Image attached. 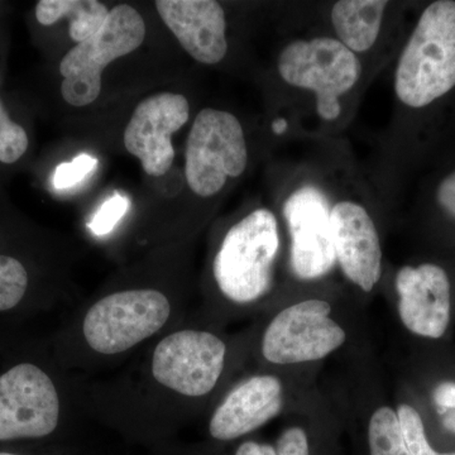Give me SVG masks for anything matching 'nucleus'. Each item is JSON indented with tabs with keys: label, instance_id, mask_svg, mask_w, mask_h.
Wrapping results in <instances>:
<instances>
[{
	"label": "nucleus",
	"instance_id": "obj_29",
	"mask_svg": "<svg viewBox=\"0 0 455 455\" xmlns=\"http://www.w3.org/2000/svg\"><path fill=\"white\" fill-rule=\"evenodd\" d=\"M444 425L447 427L448 430L453 431V433H455V414L449 415L448 418L444 420Z\"/></svg>",
	"mask_w": 455,
	"mask_h": 455
},
{
	"label": "nucleus",
	"instance_id": "obj_10",
	"mask_svg": "<svg viewBox=\"0 0 455 455\" xmlns=\"http://www.w3.org/2000/svg\"><path fill=\"white\" fill-rule=\"evenodd\" d=\"M190 116L188 99L175 92H161L140 101L124 132L125 149L139 158L147 175L161 178L175 160L172 134Z\"/></svg>",
	"mask_w": 455,
	"mask_h": 455
},
{
	"label": "nucleus",
	"instance_id": "obj_26",
	"mask_svg": "<svg viewBox=\"0 0 455 455\" xmlns=\"http://www.w3.org/2000/svg\"><path fill=\"white\" fill-rule=\"evenodd\" d=\"M436 405L444 412L448 409H455V383L444 382L434 392Z\"/></svg>",
	"mask_w": 455,
	"mask_h": 455
},
{
	"label": "nucleus",
	"instance_id": "obj_2",
	"mask_svg": "<svg viewBox=\"0 0 455 455\" xmlns=\"http://www.w3.org/2000/svg\"><path fill=\"white\" fill-rule=\"evenodd\" d=\"M184 322V295L172 277H127L68 311L47 340L64 370L95 377L118 370Z\"/></svg>",
	"mask_w": 455,
	"mask_h": 455
},
{
	"label": "nucleus",
	"instance_id": "obj_30",
	"mask_svg": "<svg viewBox=\"0 0 455 455\" xmlns=\"http://www.w3.org/2000/svg\"><path fill=\"white\" fill-rule=\"evenodd\" d=\"M0 455H23V454L12 453V451H0Z\"/></svg>",
	"mask_w": 455,
	"mask_h": 455
},
{
	"label": "nucleus",
	"instance_id": "obj_5",
	"mask_svg": "<svg viewBox=\"0 0 455 455\" xmlns=\"http://www.w3.org/2000/svg\"><path fill=\"white\" fill-rule=\"evenodd\" d=\"M280 248L274 212L257 209L228 229L212 259L215 289L223 300L247 307L260 300L272 283Z\"/></svg>",
	"mask_w": 455,
	"mask_h": 455
},
{
	"label": "nucleus",
	"instance_id": "obj_15",
	"mask_svg": "<svg viewBox=\"0 0 455 455\" xmlns=\"http://www.w3.org/2000/svg\"><path fill=\"white\" fill-rule=\"evenodd\" d=\"M161 20L182 49L204 65L220 64L228 52L227 20L214 0H158Z\"/></svg>",
	"mask_w": 455,
	"mask_h": 455
},
{
	"label": "nucleus",
	"instance_id": "obj_25",
	"mask_svg": "<svg viewBox=\"0 0 455 455\" xmlns=\"http://www.w3.org/2000/svg\"><path fill=\"white\" fill-rule=\"evenodd\" d=\"M436 200L443 211L455 218V171L440 182Z\"/></svg>",
	"mask_w": 455,
	"mask_h": 455
},
{
	"label": "nucleus",
	"instance_id": "obj_19",
	"mask_svg": "<svg viewBox=\"0 0 455 455\" xmlns=\"http://www.w3.org/2000/svg\"><path fill=\"white\" fill-rule=\"evenodd\" d=\"M368 442L371 455H411L396 411L390 407H381L371 418Z\"/></svg>",
	"mask_w": 455,
	"mask_h": 455
},
{
	"label": "nucleus",
	"instance_id": "obj_22",
	"mask_svg": "<svg viewBox=\"0 0 455 455\" xmlns=\"http://www.w3.org/2000/svg\"><path fill=\"white\" fill-rule=\"evenodd\" d=\"M97 166L98 160L92 156H77L71 163H65L57 166L55 175H53V187L59 188V190L73 188L83 181Z\"/></svg>",
	"mask_w": 455,
	"mask_h": 455
},
{
	"label": "nucleus",
	"instance_id": "obj_23",
	"mask_svg": "<svg viewBox=\"0 0 455 455\" xmlns=\"http://www.w3.org/2000/svg\"><path fill=\"white\" fill-rule=\"evenodd\" d=\"M128 209H130V200L127 197L121 196L110 197L95 214L94 220L89 224L90 229L95 235H107L121 221Z\"/></svg>",
	"mask_w": 455,
	"mask_h": 455
},
{
	"label": "nucleus",
	"instance_id": "obj_27",
	"mask_svg": "<svg viewBox=\"0 0 455 455\" xmlns=\"http://www.w3.org/2000/svg\"><path fill=\"white\" fill-rule=\"evenodd\" d=\"M235 455H277L276 449L257 442H245L236 449Z\"/></svg>",
	"mask_w": 455,
	"mask_h": 455
},
{
	"label": "nucleus",
	"instance_id": "obj_17",
	"mask_svg": "<svg viewBox=\"0 0 455 455\" xmlns=\"http://www.w3.org/2000/svg\"><path fill=\"white\" fill-rule=\"evenodd\" d=\"M109 9L98 0H41L36 7V18L42 26L55 25L57 20H71V38L77 44L92 37L106 23Z\"/></svg>",
	"mask_w": 455,
	"mask_h": 455
},
{
	"label": "nucleus",
	"instance_id": "obj_4",
	"mask_svg": "<svg viewBox=\"0 0 455 455\" xmlns=\"http://www.w3.org/2000/svg\"><path fill=\"white\" fill-rule=\"evenodd\" d=\"M455 88V2L425 9L401 53L395 92L401 103L424 108Z\"/></svg>",
	"mask_w": 455,
	"mask_h": 455
},
{
	"label": "nucleus",
	"instance_id": "obj_13",
	"mask_svg": "<svg viewBox=\"0 0 455 455\" xmlns=\"http://www.w3.org/2000/svg\"><path fill=\"white\" fill-rule=\"evenodd\" d=\"M335 259L346 276L371 291L382 275V248L372 218L361 204L343 200L331 211Z\"/></svg>",
	"mask_w": 455,
	"mask_h": 455
},
{
	"label": "nucleus",
	"instance_id": "obj_16",
	"mask_svg": "<svg viewBox=\"0 0 455 455\" xmlns=\"http://www.w3.org/2000/svg\"><path fill=\"white\" fill-rule=\"evenodd\" d=\"M387 2L340 0L331 9V23L340 41L355 53L372 49L381 31Z\"/></svg>",
	"mask_w": 455,
	"mask_h": 455
},
{
	"label": "nucleus",
	"instance_id": "obj_7",
	"mask_svg": "<svg viewBox=\"0 0 455 455\" xmlns=\"http://www.w3.org/2000/svg\"><path fill=\"white\" fill-rule=\"evenodd\" d=\"M283 82L313 92L316 110L324 121L340 116L339 98L361 79L362 64L355 52L331 37L293 41L278 57Z\"/></svg>",
	"mask_w": 455,
	"mask_h": 455
},
{
	"label": "nucleus",
	"instance_id": "obj_12",
	"mask_svg": "<svg viewBox=\"0 0 455 455\" xmlns=\"http://www.w3.org/2000/svg\"><path fill=\"white\" fill-rule=\"evenodd\" d=\"M400 302L398 313L403 325L420 337L438 339L451 320V283L440 266L424 263L403 267L396 276Z\"/></svg>",
	"mask_w": 455,
	"mask_h": 455
},
{
	"label": "nucleus",
	"instance_id": "obj_20",
	"mask_svg": "<svg viewBox=\"0 0 455 455\" xmlns=\"http://www.w3.org/2000/svg\"><path fill=\"white\" fill-rule=\"evenodd\" d=\"M398 421L403 430V439L411 455H455V453H438L431 448L429 440L425 434L423 419L420 414L410 405L398 406Z\"/></svg>",
	"mask_w": 455,
	"mask_h": 455
},
{
	"label": "nucleus",
	"instance_id": "obj_14",
	"mask_svg": "<svg viewBox=\"0 0 455 455\" xmlns=\"http://www.w3.org/2000/svg\"><path fill=\"white\" fill-rule=\"evenodd\" d=\"M283 406L280 379L257 374L239 382L218 403L209 420V434L220 442L242 438L276 418Z\"/></svg>",
	"mask_w": 455,
	"mask_h": 455
},
{
	"label": "nucleus",
	"instance_id": "obj_21",
	"mask_svg": "<svg viewBox=\"0 0 455 455\" xmlns=\"http://www.w3.org/2000/svg\"><path fill=\"white\" fill-rule=\"evenodd\" d=\"M28 137L17 123L12 122L0 101V163L14 164L26 154Z\"/></svg>",
	"mask_w": 455,
	"mask_h": 455
},
{
	"label": "nucleus",
	"instance_id": "obj_9",
	"mask_svg": "<svg viewBox=\"0 0 455 455\" xmlns=\"http://www.w3.org/2000/svg\"><path fill=\"white\" fill-rule=\"evenodd\" d=\"M331 313L324 300L301 301L280 311L263 334V358L274 364H296L333 353L346 341V331Z\"/></svg>",
	"mask_w": 455,
	"mask_h": 455
},
{
	"label": "nucleus",
	"instance_id": "obj_18",
	"mask_svg": "<svg viewBox=\"0 0 455 455\" xmlns=\"http://www.w3.org/2000/svg\"><path fill=\"white\" fill-rule=\"evenodd\" d=\"M47 313L32 298L31 275L17 257L0 253V319H20Z\"/></svg>",
	"mask_w": 455,
	"mask_h": 455
},
{
	"label": "nucleus",
	"instance_id": "obj_24",
	"mask_svg": "<svg viewBox=\"0 0 455 455\" xmlns=\"http://www.w3.org/2000/svg\"><path fill=\"white\" fill-rule=\"evenodd\" d=\"M277 455H310L307 433L301 427H290L277 440Z\"/></svg>",
	"mask_w": 455,
	"mask_h": 455
},
{
	"label": "nucleus",
	"instance_id": "obj_28",
	"mask_svg": "<svg viewBox=\"0 0 455 455\" xmlns=\"http://www.w3.org/2000/svg\"><path fill=\"white\" fill-rule=\"evenodd\" d=\"M272 130L276 134H283L287 130V122L284 119H277L276 122L272 124Z\"/></svg>",
	"mask_w": 455,
	"mask_h": 455
},
{
	"label": "nucleus",
	"instance_id": "obj_3",
	"mask_svg": "<svg viewBox=\"0 0 455 455\" xmlns=\"http://www.w3.org/2000/svg\"><path fill=\"white\" fill-rule=\"evenodd\" d=\"M75 414L76 376L51 352L49 340H0V443L44 440Z\"/></svg>",
	"mask_w": 455,
	"mask_h": 455
},
{
	"label": "nucleus",
	"instance_id": "obj_6",
	"mask_svg": "<svg viewBox=\"0 0 455 455\" xmlns=\"http://www.w3.org/2000/svg\"><path fill=\"white\" fill-rule=\"evenodd\" d=\"M146 37L142 16L128 4L116 5L106 23L88 40L68 51L60 73L64 76L61 94L73 107H86L97 100L101 92V74L114 60L133 52Z\"/></svg>",
	"mask_w": 455,
	"mask_h": 455
},
{
	"label": "nucleus",
	"instance_id": "obj_8",
	"mask_svg": "<svg viewBox=\"0 0 455 455\" xmlns=\"http://www.w3.org/2000/svg\"><path fill=\"white\" fill-rule=\"evenodd\" d=\"M248 164L241 122L232 113L205 108L197 114L187 146V181L197 196L211 197L238 178Z\"/></svg>",
	"mask_w": 455,
	"mask_h": 455
},
{
	"label": "nucleus",
	"instance_id": "obj_11",
	"mask_svg": "<svg viewBox=\"0 0 455 455\" xmlns=\"http://www.w3.org/2000/svg\"><path fill=\"white\" fill-rule=\"evenodd\" d=\"M328 200L319 188H299L287 199L283 214L291 236V265L302 280L328 274L335 260Z\"/></svg>",
	"mask_w": 455,
	"mask_h": 455
},
{
	"label": "nucleus",
	"instance_id": "obj_1",
	"mask_svg": "<svg viewBox=\"0 0 455 455\" xmlns=\"http://www.w3.org/2000/svg\"><path fill=\"white\" fill-rule=\"evenodd\" d=\"M228 358L229 346L220 335L184 322L113 372L75 374L77 405L123 431L164 433L217 391Z\"/></svg>",
	"mask_w": 455,
	"mask_h": 455
}]
</instances>
